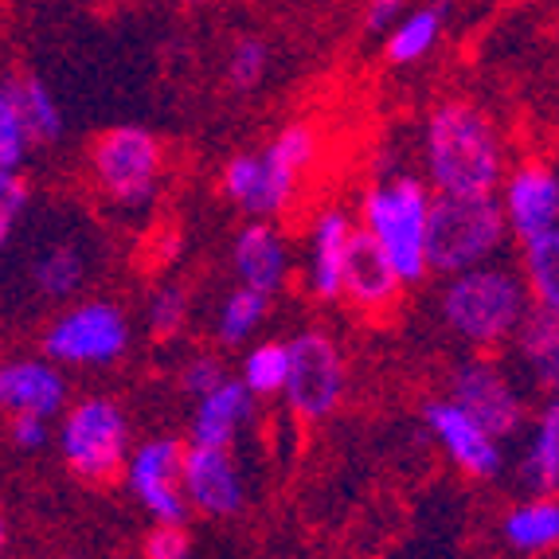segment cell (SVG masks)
<instances>
[{"instance_id":"13","label":"cell","mask_w":559,"mask_h":559,"mask_svg":"<svg viewBox=\"0 0 559 559\" xmlns=\"http://www.w3.org/2000/svg\"><path fill=\"white\" fill-rule=\"evenodd\" d=\"M497 197H501L513 239L521 247L559 227V168L548 165V160L513 165Z\"/></svg>"},{"instance_id":"11","label":"cell","mask_w":559,"mask_h":559,"mask_svg":"<svg viewBox=\"0 0 559 559\" xmlns=\"http://www.w3.org/2000/svg\"><path fill=\"white\" fill-rule=\"evenodd\" d=\"M185 450L188 442H180L177 435H153V439H141L126 462V489L157 524H185L188 528L192 504H188L185 481H180Z\"/></svg>"},{"instance_id":"37","label":"cell","mask_w":559,"mask_h":559,"mask_svg":"<svg viewBox=\"0 0 559 559\" xmlns=\"http://www.w3.org/2000/svg\"><path fill=\"white\" fill-rule=\"evenodd\" d=\"M185 4H212V0H185Z\"/></svg>"},{"instance_id":"14","label":"cell","mask_w":559,"mask_h":559,"mask_svg":"<svg viewBox=\"0 0 559 559\" xmlns=\"http://www.w3.org/2000/svg\"><path fill=\"white\" fill-rule=\"evenodd\" d=\"M356 231H360V219L341 204H329L313 215L306 235V289L318 301L345 298V274Z\"/></svg>"},{"instance_id":"1","label":"cell","mask_w":559,"mask_h":559,"mask_svg":"<svg viewBox=\"0 0 559 559\" xmlns=\"http://www.w3.org/2000/svg\"><path fill=\"white\" fill-rule=\"evenodd\" d=\"M501 126L469 98H442L423 121V173L439 197H497L509 177Z\"/></svg>"},{"instance_id":"34","label":"cell","mask_w":559,"mask_h":559,"mask_svg":"<svg viewBox=\"0 0 559 559\" xmlns=\"http://www.w3.org/2000/svg\"><path fill=\"white\" fill-rule=\"evenodd\" d=\"M141 559H192V536L185 524H157L141 544Z\"/></svg>"},{"instance_id":"19","label":"cell","mask_w":559,"mask_h":559,"mask_svg":"<svg viewBox=\"0 0 559 559\" xmlns=\"http://www.w3.org/2000/svg\"><path fill=\"white\" fill-rule=\"evenodd\" d=\"M403 294V278L392 266V259L383 254V247L372 235L356 231L353 254H348V274H345V301L364 313V318H380L400 301Z\"/></svg>"},{"instance_id":"20","label":"cell","mask_w":559,"mask_h":559,"mask_svg":"<svg viewBox=\"0 0 559 559\" xmlns=\"http://www.w3.org/2000/svg\"><path fill=\"white\" fill-rule=\"evenodd\" d=\"M254 415V395L251 388L231 376L227 383H219L212 395L197 403L192 411V423H188V442H197V447H235L239 439V430L251 423Z\"/></svg>"},{"instance_id":"26","label":"cell","mask_w":559,"mask_h":559,"mask_svg":"<svg viewBox=\"0 0 559 559\" xmlns=\"http://www.w3.org/2000/svg\"><path fill=\"white\" fill-rule=\"evenodd\" d=\"M271 301L274 298H266V294H259L251 286H235L219 301V309H215V341L224 348L247 345L259 333L262 321H266V313H271Z\"/></svg>"},{"instance_id":"2","label":"cell","mask_w":559,"mask_h":559,"mask_svg":"<svg viewBox=\"0 0 559 559\" xmlns=\"http://www.w3.org/2000/svg\"><path fill=\"white\" fill-rule=\"evenodd\" d=\"M532 309L536 301L524 271H513L504 262H485L466 274L442 278L439 289V321L469 353L513 348Z\"/></svg>"},{"instance_id":"8","label":"cell","mask_w":559,"mask_h":559,"mask_svg":"<svg viewBox=\"0 0 559 559\" xmlns=\"http://www.w3.org/2000/svg\"><path fill=\"white\" fill-rule=\"evenodd\" d=\"M133 345L130 313L110 298H79L39 333V353L63 368H114Z\"/></svg>"},{"instance_id":"36","label":"cell","mask_w":559,"mask_h":559,"mask_svg":"<svg viewBox=\"0 0 559 559\" xmlns=\"http://www.w3.org/2000/svg\"><path fill=\"white\" fill-rule=\"evenodd\" d=\"M407 4L411 0H368V4H364V28L383 32V36H388V32H392L395 24L411 12Z\"/></svg>"},{"instance_id":"22","label":"cell","mask_w":559,"mask_h":559,"mask_svg":"<svg viewBox=\"0 0 559 559\" xmlns=\"http://www.w3.org/2000/svg\"><path fill=\"white\" fill-rule=\"evenodd\" d=\"M513 356L528 383L544 395H559V318L548 309H532L513 341Z\"/></svg>"},{"instance_id":"5","label":"cell","mask_w":559,"mask_h":559,"mask_svg":"<svg viewBox=\"0 0 559 559\" xmlns=\"http://www.w3.org/2000/svg\"><path fill=\"white\" fill-rule=\"evenodd\" d=\"M513 239L501 197H439L430 207L427 259L430 274L454 278L485 262H497L504 242Z\"/></svg>"},{"instance_id":"15","label":"cell","mask_w":559,"mask_h":559,"mask_svg":"<svg viewBox=\"0 0 559 559\" xmlns=\"http://www.w3.org/2000/svg\"><path fill=\"white\" fill-rule=\"evenodd\" d=\"M180 481H185L192 513L212 516V521L239 516L242 504H247V481H242L239 462H235V454L227 447H197V442H188Z\"/></svg>"},{"instance_id":"7","label":"cell","mask_w":559,"mask_h":559,"mask_svg":"<svg viewBox=\"0 0 559 559\" xmlns=\"http://www.w3.org/2000/svg\"><path fill=\"white\" fill-rule=\"evenodd\" d=\"M94 188L121 212H150L165 180V145L145 126H110L86 150Z\"/></svg>"},{"instance_id":"35","label":"cell","mask_w":559,"mask_h":559,"mask_svg":"<svg viewBox=\"0 0 559 559\" xmlns=\"http://www.w3.org/2000/svg\"><path fill=\"white\" fill-rule=\"evenodd\" d=\"M9 439L16 450H24V454H36V450H44L47 442H51V419H44V415H9Z\"/></svg>"},{"instance_id":"18","label":"cell","mask_w":559,"mask_h":559,"mask_svg":"<svg viewBox=\"0 0 559 559\" xmlns=\"http://www.w3.org/2000/svg\"><path fill=\"white\" fill-rule=\"evenodd\" d=\"M231 271L239 278V286H251L266 298L282 294L294 271V259H289V247L282 239V231L271 219H251L242 224L231 239Z\"/></svg>"},{"instance_id":"33","label":"cell","mask_w":559,"mask_h":559,"mask_svg":"<svg viewBox=\"0 0 559 559\" xmlns=\"http://www.w3.org/2000/svg\"><path fill=\"white\" fill-rule=\"evenodd\" d=\"M227 380H231V376H227V364L219 353H192L180 364V392L197 403L204 400V395H212L215 388Z\"/></svg>"},{"instance_id":"4","label":"cell","mask_w":559,"mask_h":559,"mask_svg":"<svg viewBox=\"0 0 559 559\" xmlns=\"http://www.w3.org/2000/svg\"><path fill=\"white\" fill-rule=\"evenodd\" d=\"M430 207H435V188L427 177H415V173H388L360 192L356 219L392 259L403 286H419L430 274Z\"/></svg>"},{"instance_id":"6","label":"cell","mask_w":559,"mask_h":559,"mask_svg":"<svg viewBox=\"0 0 559 559\" xmlns=\"http://www.w3.org/2000/svg\"><path fill=\"white\" fill-rule=\"evenodd\" d=\"M56 447L63 466L86 485H106L114 477H126V462L133 454L130 415L121 400L103 392L79 395L63 411L56 430Z\"/></svg>"},{"instance_id":"25","label":"cell","mask_w":559,"mask_h":559,"mask_svg":"<svg viewBox=\"0 0 559 559\" xmlns=\"http://www.w3.org/2000/svg\"><path fill=\"white\" fill-rule=\"evenodd\" d=\"M504 544L521 556H544L559 548V497H536L516 501L501 521Z\"/></svg>"},{"instance_id":"3","label":"cell","mask_w":559,"mask_h":559,"mask_svg":"<svg viewBox=\"0 0 559 559\" xmlns=\"http://www.w3.org/2000/svg\"><path fill=\"white\" fill-rule=\"evenodd\" d=\"M318 157V130L289 121L262 150L235 153L219 173V192L251 219H278L294 207L301 177Z\"/></svg>"},{"instance_id":"16","label":"cell","mask_w":559,"mask_h":559,"mask_svg":"<svg viewBox=\"0 0 559 559\" xmlns=\"http://www.w3.org/2000/svg\"><path fill=\"white\" fill-rule=\"evenodd\" d=\"M0 403L9 415H44V419H63L71 407V383L67 368L56 360L39 356H12L0 368Z\"/></svg>"},{"instance_id":"9","label":"cell","mask_w":559,"mask_h":559,"mask_svg":"<svg viewBox=\"0 0 559 559\" xmlns=\"http://www.w3.org/2000/svg\"><path fill=\"white\" fill-rule=\"evenodd\" d=\"M348 392V364L325 329H301L289 336V380L286 400L289 415L301 423H325L336 415Z\"/></svg>"},{"instance_id":"12","label":"cell","mask_w":559,"mask_h":559,"mask_svg":"<svg viewBox=\"0 0 559 559\" xmlns=\"http://www.w3.org/2000/svg\"><path fill=\"white\" fill-rule=\"evenodd\" d=\"M423 427L439 442L442 454L474 481H497L504 474V442L481 427L450 395H430L423 403Z\"/></svg>"},{"instance_id":"31","label":"cell","mask_w":559,"mask_h":559,"mask_svg":"<svg viewBox=\"0 0 559 559\" xmlns=\"http://www.w3.org/2000/svg\"><path fill=\"white\" fill-rule=\"evenodd\" d=\"M188 313H192V298H188L185 286H160L153 289L150 309H145V321H150V333L157 341H173V336L185 333Z\"/></svg>"},{"instance_id":"10","label":"cell","mask_w":559,"mask_h":559,"mask_svg":"<svg viewBox=\"0 0 559 559\" xmlns=\"http://www.w3.org/2000/svg\"><path fill=\"white\" fill-rule=\"evenodd\" d=\"M447 395L457 407H466L501 442L516 439L528 423V403H524V392L516 388L513 372L489 353H474L466 360H457L450 368Z\"/></svg>"},{"instance_id":"32","label":"cell","mask_w":559,"mask_h":559,"mask_svg":"<svg viewBox=\"0 0 559 559\" xmlns=\"http://www.w3.org/2000/svg\"><path fill=\"white\" fill-rule=\"evenodd\" d=\"M28 207H32L28 173H9V177H0V242H4V247H12L16 227L28 219Z\"/></svg>"},{"instance_id":"24","label":"cell","mask_w":559,"mask_h":559,"mask_svg":"<svg viewBox=\"0 0 559 559\" xmlns=\"http://www.w3.org/2000/svg\"><path fill=\"white\" fill-rule=\"evenodd\" d=\"M4 91L16 98V110L28 126V138H32V150H47V145H56L63 141L67 133V114L59 106L56 91L44 83L39 75H4Z\"/></svg>"},{"instance_id":"38","label":"cell","mask_w":559,"mask_h":559,"mask_svg":"<svg viewBox=\"0 0 559 559\" xmlns=\"http://www.w3.org/2000/svg\"><path fill=\"white\" fill-rule=\"evenodd\" d=\"M71 559H79V556H71Z\"/></svg>"},{"instance_id":"23","label":"cell","mask_w":559,"mask_h":559,"mask_svg":"<svg viewBox=\"0 0 559 559\" xmlns=\"http://www.w3.org/2000/svg\"><path fill=\"white\" fill-rule=\"evenodd\" d=\"M450 9H454V0H427L419 9H411L407 16L388 32V39H383L388 63L411 67V63H419V59H427L430 51L439 47L442 32H447Z\"/></svg>"},{"instance_id":"27","label":"cell","mask_w":559,"mask_h":559,"mask_svg":"<svg viewBox=\"0 0 559 559\" xmlns=\"http://www.w3.org/2000/svg\"><path fill=\"white\" fill-rule=\"evenodd\" d=\"M521 271L532 301L559 318V227L521 247Z\"/></svg>"},{"instance_id":"21","label":"cell","mask_w":559,"mask_h":559,"mask_svg":"<svg viewBox=\"0 0 559 559\" xmlns=\"http://www.w3.org/2000/svg\"><path fill=\"white\" fill-rule=\"evenodd\" d=\"M521 485L536 497H559V395H548L528 427Z\"/></svg>"},{"instance_id":"30","label":"cell","mask_w":559,"mask_h":559,"mask_svg":"<svg viewBox=\"0 0 559 559\" xmlns=\"http://www.w3.org/2000/svg\"><path fill=\"white\" fill-rule=\"evenodd\" d=\"M28 153H32L28 126H24V118H20L16 98L0 86V177H9V173H24Z\"/></svg>"},{"instance_id":"17","label":"cell","mask_w":559,"mask_h":559,"mask_svg":"<svg viewBox=\"0 0 559 559\" xmlns=\"http://www.w3.org/2000/svg\"><path fill=\"white\" fill-rule=\"evenodd\" d=\"M91 282V251L75 235H56L44 239L24 262V286L44 306H63L79 298Z\"/></svg>"},{"instance_id":"28","label":"cell","mask_w":559,"mask_h":559,"mask_svg":"<svg viewBox=\"0 0 559 559\" xmlns=\"http://www.w3.org/2000/svg\"><path fill=\"white\" fill-rule=\"evenodd\" d=\"M239 380L251 388L254 400H271L286 392L289 380V341H259L242 353Z\"/></svg>"},{"instance_id":"29","label":"cell","mask_w":559,"mask_h":559,"mask_svg":"<svg viewBox=\"0 0 559 559\" xmlns=\"http://www.w3.org/2000/svg\"><path fill=\"white\" fill-rule=\"evenodd\" d=\"M266 71H271V44L262 36H235V44L227 47V59H224L227 86L247 94L266 79Z\"/></svg>"}]
</instances>
